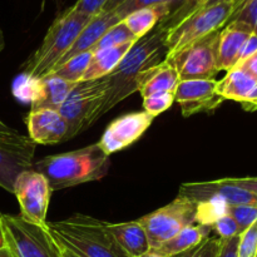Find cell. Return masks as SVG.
<instances>
[{
	"label": "cell",
	"mask_w": 257,
	"mask_h": 257,
	"mask_svg": "<svg viewBox=\"0 0 257 257\" xmlns=\"http://www.w3.org/2000/svg\"><path fill=\"white\" fill-rule=\"evenodd\" d=\"M208 2H210V0H186L177 10H175V12L167 18V19L163 20L162 23H160V25H162L165 29H168V28L173 27V25H176L177 23H180L181 20H183L185 18H187L188 15L203 9V8L207 5Z\"/></svg>",
	"instance_id": "30"
},
{
	"label": "cell",
	"mask_w": 257,
	"mask_h": 257,
	"mask_svg": "<svg viewBox=\"0 0 257 257\" xmlns=\"http://www.w3.org/2000/svg\"><path fill=\"white\" fill-rule=\"evenodd\" d=\"M92 19V15L75 12L72 8L58 15L42 44L23 65V74L33 79L49 74Z\"/></svg>",
	"instance_id": "4"
},
{
	"label": "cell",
	"mask_w": 257,
	"mask_h": 257,
	"mask_svg": "<svg viewBox=\"0 0 257 257\" xmlns=\"http://www.w3.org/2000/svg\"><path fill=\"white\" fill-rule=\"evenodd\" d=\"M52 188L44 175L34 168L24 171L17 177L13 195L20 206V215L28 221L40 226H47Z\"/></svg>",
	"instance_id": "10"
},
{
	"label": "cell",
	"mask_w": 257,
	"mask_h": 257,
	"mask_svg": "<svg viewBox=\"0 0 257 257\" xmlns=\"http://www.w3.org/2000/svg\"><path fill=\"white\" fill-rule=\"evenodd\" d=\"M5 247L13 257H63V247L48 226L33 223L22 215H0Z\"/></svg>",
	"instance_id": "5"
},
{
	"label": "cell",
	"mask_w": 257,
	"mask_h": 257,
	"mask_svg": "<svg viewBox=\"0 0 257 257\" xmlns=\"http://www.w3.org/2000/svg\"><path fill=\"white\" fill-rule=\"evenodd\" d=\"M257 251V221L240 233L237 257H255Z\"/></svg>",
	"instance_id": "33"
},
{
	"label": "cell",
	"mask_w": 257,
	"mask_h": 257,
	"mask_svg": "<svg viewBox=\"0 0 257 257\" xmlns=\"http://www.w3.org/2000/svg\"><path fill=\"white\" fill-rule=\"evenodd\" d=\"M0 143L24 153L28 157H34L35 143L29 137L9 127L2 119H0Z\"/></svg>",
	"instance_id": "27"
},
{
	"label": "cell",
	"mask_w": 257,
	"mask_h": 257,
	"mask_svg": "<svg viewBox=\"0 0 257 257\" xmlns=\"http://www.w3.org/2000/svg\"><path fill=\"white\" fill-rule=\"evenodd\" d=\"M255 53H257V35L252 33V34L247 38V40H246L245 44H243L242 49H241L240 59H238L237 64H240L241 62H243L245 59L250 58L251 55H253Z\"/></svg>",
	"instance_id": "38"
},
{
	"label": "cell",
	"mask_w": 257,
	"mask_h": 257,
	"mask_svg": "<svg viewBox=\"0 0 257 257\" xmlns=\"http://www.w3.org/2000/svg\"><path fill=\"white\" fill-rule=\"evenodd\" d=\"M147 233L151 248L156 250L181 230L196 223V203L178 195L172 202L138 220Z\"/></svg>",
	"instance_id": "8"
},
{
	"label": "cell",
	"mask_w": 257,
	"mask_h": 257,
	"mask_svg": "<svg viewBox=\"0 0 257 257\" xmlns=\"http://www.w3.org/2000/svg\"><path fill=\"white\" fill-rule=\"evenodd\" d=\"M212 231H215L216 235L220 238H222V240L240 235V230H238L237 223H236V221L233 220L228 213L221 216L220 218H217V220L213 222Z\"/></svg>",
	"instance_id": "35"
},
{
	"label": "cell",
	"mask_w": 257,
	"mask_h": 257,
	"mask_svg": "<svg viewBox=\"0 0 257 257\" xmlns=\"http://www.w3.org/2000/svg\"><path fill=\"white\" fill-rule=\"evenodd\" d=\"M216 79L180 80L175 89V102L180 104L183 117L212 112L223 102L216 90Z\"/></svg>",
	"instance_id": "12"
},
{
	"label": "cell",
	"mask_w": 257,
	"mask_h": 257,
	"mask_svg": "<svg viewBox=\"0 0 257 257\" xmlns=\"http://www.w3.org/2000/svg\"><path fill=\"white\" fill-rule=\"evenodd\" d=\"M92 58L93 50L80 53V54L75 55V57L70 58L69 60L63 63V64H60L59 67L53 69L50 73L58 75V77H60L62 79L68 80V82L78 83L82 80L83 75H84L85 70H87Z\"/></svg>",
	"instance_id": "25"
},
{
	"label": "cell",
	"mask_w": 257,
	"mask_h": 257,
	"mask_svg": "<svg viewBox=\"0 0 257 257\" xmlns=\"http://www.w3.org/2000/svg\"><path fill=\"white\" fill-rule=\"evenodd\" d=\"M109 156L98 143L80 150L48 156L33 163V168L49 182L52 191H60L102 180L109 171Z\"/></svg>",
	"instance_id": "2"
},
{
	"label": "cell",
	"mask_w": 257,
	"mask_h": 257,
	"mask_svg": "<svg viewBox=\"0 0 257 257\" xmlns=\"http://www.w3.org/2000/svg\"><path fill=\"white\" fill-rule=\"evenodd\" d=\"M170 15V9L166 4L157 7L145 8L128 15L122 20L128 29L137 39H141L152 32L160 23L166 20Z\"/></svg>",
	"instance_id": "24"
},
{
	"label": "cell",
	"mask_w": 257,
	"mask_h": 257,
	"mask_svg": "<svg viewBox=\"0 0 257 257\" xmlns=\"http://www.w3.org/2000/svg\"><path fill=\"white\" fill-rule=\"evenodd\" d=\"M107 228L128 257H141L151 250L147 233L138 220L122 223L107 222Z\"/></svg>",
	"instance_id": "19"
},
{
	"label": "cell",
	"mask_w": 257,
	"mask_h": 257,
	"mask_svg": "<svg viewBox=\"0 0 257 257\" xmlns=\"http://www.w3.org/2000/svg\"><path fill=\"white\" fill-rule=\"evenodd\" d=\"M242 108L247 112H255L257 110V87L255 88V90L252 92V94L248 97V99L246 100L245 103H242Z\"/></svg>",
	"instance_id": "41"
},
{
	"label": "cell",
	"mask_w": 257,
	"mask_h": 257,
	"mask_svg": "<svg viewBox=\"0 0 257 257\" xmlns=\"http://www.w3.org/2000/svg\"><path fill=\"white\" fill-rule=\"evenodd\" d=\"M120 22L122 20L118 18V15L114 12H100L99 14L93 17V19L87 24V27L78 35V38L73 43L72 47L69 48V50L65 53L64 57L55 65V68L69 60L70 58L80 54V53L93 50V48L97 45V43L105 34V32H108L110 28L114 27L115 24Z\"/></svg>",
	"instance_id": "17"
},
{
	"label": "cell",
	"mask_w": 257,
	"mask_h": 257,
	"mask_svg": "<svg viewBox=\"0 0 257 257\" xmlns=\"http://www.w3.org/2000/svg\"><path fill=\"white\" fill-rule=\"evenodd\" d=\"M227 181L237 187L247 190L257 195V177H245V178H227Z\"/></svg>",
	"instance_id": "39"
},
{
	"label": "cell",
	"mask_w": 257,
	"mask_h": 257,
	"mask_svg": "<svg viewBox=\"0 0 257 257\" xmlns=\"http://www.w3.org/2000/svg\"><path fill=\"white\" fill-rule=\"evenodd\" d=\"M60 246H62V245H60ZM62 247H63V246H62ZM63 257H78V256L75 255V253H73L72 251L68 250V248L63 247Z\"/></svg>",
	"instance_id": "47"
},
{
	"label": "cell",
	"mask_w": 257,
	"mask_h": 257,
	"mask_svg": "<svg viewBox=\"0 0 257 257\" xmlns=\"http://www.w3.org/2000/svg\"><path fill=\"white\" fill-rule=\"evenodd\" d=\"M109 89L108 78L80 80L58 112L69 125V140L95 123V115Z\"/></svg>",
	"instance_id": "7"
},
{
	"label": "cell",
	"mask_w": 257,
	"mask_h": 257,
	"mask_svg": "<svg viewBox=\"0 0 257 257\" xmlns=\"http://www.w3.org/2000/svg\"><path fill=\"white\" fill-rule=\"evenodd\" d=\"M236 7V2L210 5L166 29V59L172 58L197 40L222 29L235 13Z\"/></svg>",
	"instance_id": "6"
},
{
	"label": "cell",
	"mask_w": 257,
	"mask_h": 257,
	"mask_svg": "<svg viewBox=\"0 0 257 257\" xmlns=\"http://www.w3.org/2000/svg\"><path fill=\"white\" fill-rule=\"evenodd\" d=\"M75 84L77 83L68 82L53 73L34 79V88L30 98V104H32L30 110H59Z\"/></svg>",
	"instance_id": "16"
},
{
	"label": "cell",
	"mask_w": 257,
	"mask_h": 257,
	"mask_svg": "<svg viewBox=\"0 0 257 257\" xmlns=\"http://www.w3.org/2000/svg\"><path fill=\"white\" fill-rule=\"evenodd\" d=\"M47 226L53 237L78 257H128L108 231L105 221L75 213Z\"/></svg>",
	"instance_id": "3"
},
{
	"label": "cell",
	"mask_w": 257,
	"mask_h": 257,
	"mask_svg": "<svg viewBox=\"0 0 257 257\" xmlns=\"http://www.w3.org/2000/svg\"><path fill=\"white\" fill-rule=\"evenodd\" d=\"M175 92H160L143 98V109L152 117H157L172 107Z\"/></svg>",
	"instance_id": "29"
},
{
	"label": "cell",
	"mask_w": 257,
	"mask_h": 257,
	"mask_svg": "<svg viewBox=\"0 0 257 257\" xmlns=\"http://www.w3.org/2000/svg\"><path fill=\"white\" fill-rule=\"evenodd\" d=\"M2 215V213H0ZM5 247V241H4V235H3V228H2V221H0V248Z\"/></svg>",
	"instance_id": "48"
},
{
	"label": "cell",
	"mask_w": 257,
	"mask_h": 257,
	"mask_svg": "<svg viewBox=\"0 0 257 257\" xmlns=\"http://www.w3.org/2000/svg\"><path fill=\"white\" fill-rule=\"evenodd\" d=\"M166 29L158 24L155 29L138 39L118 67L107 75L109 89L95 115V122L113 107L138 92V78L145 70L166 59Z\"/></svg>",
	"instance_id": "1"
},
{
	"label": "cell",
	"mask_w": 257,
	"mask_h": 257,
	"mask_svg": "<svg viewBox=\"0 0 257 257\" xmlns=\"http://www.w3.org/2000/svg\"><path fill=\"white\" fill-rule=\"evenodd\" d=\"M178 195L193 201L195 203L201 202V201L213 196V197L225 201L228 206H257L256 193L232 185V183L228 182L227 178L210 181V182L183 183V185H181Z\"/></svg>",
	"instance_id": "13"
},
{
	"label": "cell",
	"mask_w": 257,
	"mask_h": 257,
	"mask_svg": "<svg viewBox=\"0 0 257 257\" xmlns=\"http://www.w3.org/2000/svg\"><path fill=\"white\" fill-rule=\"evenodd\" d=\"M228 205L225 201L217 197H208L201 202L196 203V223L198 225L211 226L221 216L226 215Z\"/></svg>",
	"instance_id": "26"
},
{
	"label": "cell",
	"mask_w": 257,
	"mask_h": 257,
	"mask_svg": "<svg viewBox=\"0 0 257 257\" xmlns=\"http://www.w3.org/2000/svg\"><path fill=\"white\" fill-rule=\"evenodd\" d=\"M180 77L170 60L165 59L150 69L145 70L138 78V92L142 98L160 92H175Z\"/></svg>",
	"instance_id": "18"
},
{
	"label": "cell",
	"mask_w": 257,
	"mask_h": 257,
	"mask_svg": "<svg viewBox=\"0 0 257 257\" xmlns=\"http://www.w3.org/2000/svg\"><path fill=\"white\" fill-rule=\"evenodd\" d=\"M211 232H212V227L211 226L192 223V225L187 226L183 230H181L175 237L168 240L167 242L161 245L156 250L166 256L176 257L181 255V253L186 252V251L191 250L195 246H197L205 238L210 237Z\"/></svg>",
	"instance_id": "23"
},
{
	"label": "cell",
	"mask_w": 257,
	"mask_h": 257,
	"mask_svg": "<svg viewBox=\"0 0 257 257\" xmlns=\"http://www.w3.org/2000/svg\"><path fill=\"white\" fill-rule=\"evenodd\" d=\"M25 123L35 145H57L69 140V125L58 110H30Z\"/></svg>",
	"instance_id": "14"
},
{
	"label": "cell",
	"mask_w": 257,
	"mask_h": 257,
	"mask_svg": "<svg viewBox=\"0 0 257 257\" xmlns=\"http://www.w3.org/2000/svg\"><path fill=\"white\" fill-rule=\"evenodd\" d=\"M0 257H13L12 253L9 252V250H8L7 247L4 248H0Z\"/></svg>",
	"instance_id": "49"
},
{
	"label": "cell",
	"mask_w": 257,
	"mask_h": 257,
	"mask_svg": "<svg viewBox=\"0 0 257 257\" xmlns=\"http://www.w3.org/2000/svg\"><path fill=\"white\" fill-rule=\"evenodd\" d=\"M105 3H107V0H77V3L70 8L74 9L75 12L94 17L102 12Z\"/></svg>",
	"instance_id": "36"
},
{
	"label": "cell",
	"mask_w": 257,
	"mask_h": 257,
	"mask_svg": "<svg viewBox=\"0 0 257 257\" xmlns=\"http://www.w3.org/2000/svg\"><path fill=\"white\" fill-rule=\"evenodd\" d=\"M227 2H236V4H240L241 0H210V2L207 3V5L206 7H210V5H215V4H218V3H227ZM205 7V8H206ZM237 8V7H236Z\"/></svg>",
	"instance_id": "45"
},
{
	"label": "cell",
	"mask_w": 257,
	"mask_h": 257,
	"mask_svg": "<svg viewBox=\"0 0 257 257\" xmlns=\"http://www.w3.org/2000/svg\"><path fill=\"white\" fill-rule=\"evenodd\" d=\"M137 38L131 33V30L128 29L127 25L123 22L118 23L114 27L110 28L108 32H105V34L100 38L99 42L97 43L94 48H93V52H98V50L102 49H108V48L117 47V45L124 44L128 42H137Z\"/></svg>",
	"instance_id": "28"
},
{
	"label": "cell",
	"mask_w": 257,
	"mask_h": 257,
	"mask_svg": "<svg viewBox=\"0 0 257 257\" xmlns=\"http://www.w3.org/2000/svg\"><path fill=\"white\" fill-rule=\"evenodd\" d=\"M220 30L188 45L170 58L180 80L215 79L220 72L217 63V48Z\"/></svg>",
	"instance_id": "9"
},
{
	"label": "cell",
	"mask_w": 257,
	"mask_h": 257,
	"mask_svg": "<svg viewBox=\"0 0 257 257\" xmlns=\"http://www.w3.org/2000/svg\"><path fill=\"white\" fill-rule=\"evenodd\" d=\"M255 257H257V251H256V255H255Z\"/></svg>",
	"instance_id": "51"
},
{
	"label": "cell",
	"mask_w": 257,
	"mask_h": 257,
	"mask_svg": "<svg viewBox=\"0 0 257 257\" xmlns=\"http://www.w3.org/2000/svg\"><path fill=\"white\" fill-rule=\"evenodd\" d=\"M252 32H253V34L257 35V19H256L255 24H253V27H252Z\"/></svg>",
	"instance_id": "50"
},
{
	"label": "cell",
	"mask_w": 257,
	"mask_h": 257,
	"mask_svg": "<svg viewBox=\"0 0 257 257\" xmlns=\"http://www.w3.org/2000/svg\"><path fill=\"white\" fill-rule=\"evenodd\" d=\"M228 215L236 221L240 233L246 228L250 227L255 221H257V206L251 205H237L228 206Z\"/></svg>",
	"instance_id": "31"
},
{
	"label": "cell",
	"mask_w": 257,
	"mask_h": 257,
	"mask_svg": "<svg viewBox=\"0 0 257 257\" xmlns=\"http://www.w3.org/2000/svg\"><path fill=\"white\" fill-rule=\"evenodd\" d=\"M141 257H170V256H166V255H163V253L158 252L157 250H153V248H151L147 253H145V255L141 256Z\"/></svg>",
	"instance_id": "44"
},
{
	"label": "cell",
	"mask_w": 257,
	"mask_h": 257,
	"mask_svg": "<svg viewBox=\"0 0 257 257\" xmlns=\"http://www.w3.org/2000/svg\"><path fill=\"white\" fill-rule=\"evenodd\" d=\"M221 245H222V238L218 236H210L193 248L176 257H217Z\"/></svg>",
	"instance_id": "32"
},
{
	"label": "cell",
	"mask_w": 257,
	"mask_h": 257,
	"mask_svg": "<svg viewBox=\"0 0 257 257\" xmlns=\"http://www.w3.org/2000/svg\"><path fill=\"white\" fill-rule=\"evenodd\" d=\"M136 42H128L117 47L93 52V58L83 75L82 80H93L109 75L118 67Z\"/></svg>",
	"instance_id": "21"
},
{
	"label": "cell",
	"mask_w": 257,
	"mask_h": 257,
	"mask_svg": "<svg viewBox=\"0 0 257 257\" xmlns=\"http://www.w3.org/2000/svg\"><path fill=\"white\" fill-rule=\"evenodd\" d=\"M165 2H166V5L168 7V9H170V15H171L175 10H177L178 8L186 2V0H165ZM170 15H168V17H170Z\"/></svg>",
	"instance_id": "42"
},
{
	"label": "cell",
	"mask_w": 257,
	"mask_h": 257,
	"mask_svg": "<svg viewBox=\"0 0 257 257\" xmlns=\"http://www.w3.org/2000/svg\"><path fill=\"white\" fill-rule=\"evenodd\" d=\"M163 4H166L165 0H124L119 7H117L112 12H114L118 15V18L120 20H123L130 14L137 12V10L145 9V8L157 7V5Z\"/></svg>",
	"instance_id": "34"
},
{
	"label": "cell",
	"mask_w": 257,
	"mask_h": 257,
	"mask_svg": "<svg viewBox=\"0 0 257 257\" xmlns=\"http://www.w3.org/2000/svg\"><path fill=\"white\" fill-rule=\"evenodd\" d=\"M123 2H124V0H107V3H105L102 12H112V10H114L115 8L119 7Z\"/></svg>",
	"instance_id": "43"
},
{
	"label": "cell",
	"mask_w": 257,
	"mask_h": 257,
	"mask_svg": "<svg viewBox=\"0 0 257 257\" xmlns=\"http://www.w3.org/2000/svg\"><path fill=\"white\" fill-rule=\"evenodd\" d=\"M153 119L155 117L145 110L119 115L107 125L98 145L108 156L123 151L145 135Z\"/></svg>",
	"instance_id": "11"
},
{
	"label": "cell",
	"mask_w": 257,
	"mask_h": 257,
	"mask_svg": "<svg viewBox=\"0 0 257 257\" xmlns=\"http://www.w3.org/2000/svg\"><path fill=\"white\" fill-rule=\"evenodd\" d=\"M236 67L242 68V69L246 70L248 74H251L255 79H257V53L251 55L250 58L245 59L243 62H241L240 64H237Z\"/></svg>",
	"instance_id": "40"
},
{
	"label": "cell",
	"mask_w": 257,
	"mask_h": 257,
	"mask_svg": "<svg viewBox=\"0 0 257 257\" xmlns=\"http://www.w3.org/2000/svg\"><path fill=\"white\" fill-rule=\"evenodd\" d=\"M257 87V79L242 68L235 67L228 70L221 80H217L216 90L223 100L245 103Z\"/></svg>",
	"instance_id": "20"
},
{
	"label": "cell",
	"mask_w": 257,
	"mask_h": 257,
	"mask_svg": "<svg viewBox=\"0 0 257 257\" xmlns=\"http://www.w3.org/2000/svg\"><path fill=\"white\" fill-rule=\"evenodd\" d=\"M5 48V37H4V33L3 30L0 29V53L3 52V49Z\"/></svg>",
	"instance_id": "46"
},
{
	"label": "cell",
	"mask_w": 257,
	"mask_h": 257,
	"mask_svg": "<svg viewBox=\"0 0 257 257\" xmlns=\"http://www.w3.org/2000/svg\"><path fill=\"white\" fill-rule=\"evenodd\" d=\"M238 240H240V235L222 240V245H221L217 257H237Z\"/></svg>",
	"instance_id": "37"
},
{
	"label": "cell",
	"mask_w": 257,
	"mask_h": 257,
	"mask_svg": "<svg viewBox=\"0 0 257 257\" xmlns=\"http://www.w3.org/2000/svg\"><path fill=\"white\" fill-rule=\"evenodd\" d=\"M252 33V28L250 25L237 20L227 23L220 30L217 48V63L220 72H228L237 65L241 49Z\"/></svg>",
	"instance_id": "15"
},
{
	"label": "cell",
	"mask_w": 257,
	"mask_h": 257,
	"mask_svg": "<svg viewBox=\"0 0 257 257\" xmlns=\"http://www.w3.org/2000/svg\"><path fill=\"white\" fill-rule=\"evenodd\" d=\"M33 168V158L0 143V187L13 193L18 176Z\"/></svg>",
	"instance_id": "22"
}]
</instances>
